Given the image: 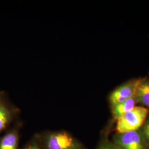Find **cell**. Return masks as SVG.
<instances>
[{"instance_id": "obj_1", "label": "cell", "mask_w": 149, "mask_h": 149, "mask_svg": "<svg viewBox=\"0 0 149 149\" xmlns=\"http://www.w3.org/2000/svg\"><path fill=\"white\" fill-rule=\"evenodd\" d=\"M36 134L44 149H88L65 130L44 131Z\"/></svg>"}, {"instance_id": "obj_2", "label": "cell", "mask_w": 149, "mask_h": 149, "mask_svg": "<svg viewBox=\"0 0 149 149\" xmlns=\"http://www.w3.org/2000/svg\"><path fill=\"white\" fill-rule=\"evenodd\" d=\"M149 114V110L144 107L135 106L133 109L117 119L118 133L139 130Z\"/></svg>"}, {"instance_id": "obj_3", "label": "cell", "mask_w": 149, "mask_h": 149, "mask_svg": "<svg viewBox=\"0 0 149 149\" xmlns=\"http://www.w3.org/2000/svg\"><path fill=\"white\" fill-rule=\"evenodd\" d=\"M20 109L11 101L8 93L0 91V135L19 119Z\"/></svg>"}, {"instance_id": "obj_4", "label": "cell", "mask_w": 149, "mask_h": 149, "mask_svg": "<svg viewBox=\"0 0 149 149\" xmlns=\"http://www.w3.org/2000/svg\"><path fill=\"white\" fill-rule=\"evenodd\" d=\"M112 143L119 149H149L140 129L122 133H117L113 136Z\"/></svg>"}, {"instance_id": "obj_5", "label": "cell", "mask_w": 149, "mask_h": 149, "mask_svg": "<svg viewBox=\"0 0 149 149\" xmlns=\"http://www.w3.org/2000/svg\"><path fill=\"white\" fill-rule=\"evenodd\" d=\"M142 80V79L133 80L113 91L109 97V101L111 106L135 97L137 88Z\"/></svg>"}, {"instance_id": "obj_6", "label": "cell", "mask_w": 149, "mask_h": 149, "mask_svg": "<svg viewBox=\"0 0 149 149\" xmlns=\"http://www.w3.org/2000/svg\"><path fill=\"white\" fill-rule=\"evenodd\" d=\"M23 123L20 119L0 135V149H19L20 132Z\"/></svg>"}, {"instance_id": "obj_7", "label": "cell", "mask_w": 149, "mask_h": 149, "mask_svg": "<svg viewBox=\"0 0 149 149\" xmlns=\"http://www.w3.org/2000/svg\"><path fill=\"white\" fill-rule=\"evenodd\" d=\"M135 97H132L125 101L112 106L113 116L116 120L125 113L132 111L135 107L136 103Z\"/></svg>"}, {"instance_id": "obj_8", "label": "cell", "mask_w": 149, "mask_h": 149, "mask_svg": "<svg viewBox=\"0 0 149 149\" xmlns=\"http://www.w3.org/2000/svg\"><path fill=\"white\" fill-rule=\"evenodd\" d=\"M135 97L137 102L149 107V81L142 80L137 88Z\"/></svg>"}, {"instance_id": "obj_9", "label": "cell", "mask_w": 149, "mask_h": 149, "mask_svg": "<svg viewBox=\"0 0 149 149\" xmlns=\"http://www.w3.org/2000/svg\"><path fill=\"white\" fill-rule=\"evenodd\" d=\"M21 149H44L40 143L36 134L34 135Z\"/></svg>"}, {"instance_id": "obj_10", "label": "cell", "mask_w": 149, "mask_h": 149, "mask_svg": "<svg viewBox=\"0 0 149 149\" xmlns=\"http://www.w3.org/2000/svg\"><path fill=\"white\" fill-rule=\"evenodd\" d=\"M96 149H119L112 142L109 141L105 136L101 139Z\"/></svg>"}, {"instance_id": "obj_11", "label": "cell", "mask_w": 149, "mask_h": 149, "mask_svg": "<svg viewBox=\"0 0 149 149\" xmlns=\"http://www.w3.org/2000/svg\"><path fill=\"white\" fill-rule=\"evenodd\" d=\"M141 133L144 136V138L145 139L147 144H148L149 146V115L148 114L146 119L144 123L142 128L140 129Z\"/></svg>"}]
</instances>
